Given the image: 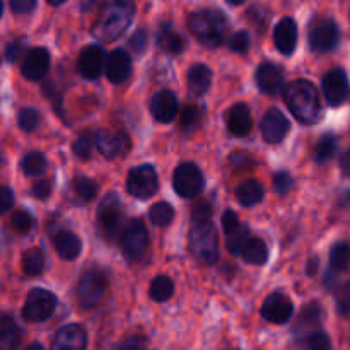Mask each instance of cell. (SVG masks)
<instances>
[{"mask_svg": "<svg viewBox=\"0 0 350 350\" xmlns=\"http://www.w3.org/2000/svg\"><path fill=\"white\" fill-rule=\"evenodd\" d=\"M190 250L197 256V260H200L205 265L215 263L219 256L217 232L211 221V208L207 204L198 205L191 212Z\"/></svg>", "mask_w": 350, "mask_h": 350, "instance_id": "cell-1", "label": "cell"}, {"mask_svg": "<svg viewBox=\"0 0 350 350\" xmlns=\"http://www.w3.org/2000/svg\"><path fill=\"white\" fill-rule=\"evenodd\" d=\"M135 16L132 0H106L92 26V34L103 41H115L129 29Z\"/></svg>", "mask_w": 350, "mask_h": 350, "instance_id": "cell-2", "label": "cell"}, {"mask_svg": "<svg viewBox=\"0 0 350 350\" xmlns=\"http://www.w3.org/2000/svg\"><path fill=\"white\" fill-rule=\"evenodd\" d=\"M284 99L294 118L303 125H314L321 118V103L317 88L310 81L297 79L284 89Z\"/></svg>", "mask_w": 350, "mask_h": 350, "instance_id": "cell-3", "label": "cell"}, {"mask_svg": "<svg viewBox=\"0 0 350 350\" xmlns=\"http://www.w3.org/2000/svg\"><path fill=\"white\" fill-rule=\"evenodd\" d=\"M191 34L205 46L215 48L224 43L229 31L228 17L214 9L197 10L188 19Z\"/></svg>", "mask_w": 350, "mask_h": 350, "instance_id": "cell-4", "label": "cell"}, {"mask_svg": "<svg viewBox=\"0 0 350 350\" xmlns=\"http://www.w3.org/2000/svg\"><path fill=\"white\" fill-rule=\"evenodd\" d=\"M108 280L106 275L99 270H88L81 277L77 286V301L82 310H92L99 304L106 293Z\"/></svg>", "mask_w": 350, "mask_h": 350, "instance_id": "cell-5", "label": "cell"}, {"mask_svg": "<svg viewBox=\"0 0 350 350\" xmlns=\"http://www.w3.org/2000/svg\"><path fill=\"white\" fill-rule=\"evenodd\" d=\"M122 252L125 253L130 262H137L146 255L147 245H149V234L147 228L140 219H132L123 228L122 232Z\"/></svg>", "mask_w": 350, "mask_h": 350, "instance_id": "cell-6", "label": "cell"}, {"mask_svg": "<svg viewBox=\"0 0 350 350\" xmlns=\"http://www.w3.org/2000/svg\"><path fill=\"white\" fill-rule=\"evenodd\" d=\"M57 308V297L46 289H33L26 297L23 308V318L31 323L48 320Z\"/></svg>", "mask_w": 350, "mask_h": 350, "instance_id": "cell-7", "label": "cell"}, {"mask_svg": "<svg viewBox=\"0 0 350 350\" xmlns=\"http://www.w3.org/2000/svg\"><path fill=\"white\" fill-rule=\"evenodd\" d=\"M123 208L120 204V198L115 193H109L103 198L98 207V226L101 234L106 239L116 238V234L122 229Z\"/></svg>", "mask_w": 350, "mask_h": 350, "instance_id": "cell-8", "label": "cell"}, {"mask_svg": "<svg viewBox=\"0 0 350 350\" xmlns=\"http://www.w3.org/2000/svg\"><path fill=\"white\" fill-rule=\"evenodd\" d=\"M204 174L193 163H183L174 170L173 188L180 197H197L204 190Z\"/></svg>", "mask_w": 350, "mask_h": 350, "instance_id": "cell-9", "label": "cell"}, {"mask_svg": "<svg viewBox=\"0 0 350 350\" xmlns=\"http://www.w3.org/2000/svg\"><path fill=\"white\" fill-rule=\"evenodd\" d=\"M157 187H159V181H157L156 171L147 164L133 167L126 178V191L140 200H146V198L156 195Z\"/></svg>", "mask_w": 350, "mask_h": 350, "instance_id": "cell-10", "label": "cell"}, {"mask_svg": "<svg viewBox=\"0 0 350 350\" xmlns=\"http://www.w3.org/2000/svg\"><path fill=\"white\" fill-rule=\"evenodd\" d=\"M321 85H323L325 99L330 106H342L350 98L349 77L344 68H334L325 74Z\"/></svg>", "mask_w": 350, "mask_h": 350, "instance_id": "cell-11", "label": "cell"}, {"mask_svg": "<svg viewBox=\"0 0 350 350\" xmlns=\"http://www.w3.org/2000/svg\"><path fill=\"white\" fill-rule=\"evenodd\" d=\"M340 41V29L334 21H320L310 31V46L318 53L332 51Z\"/></svg>", "mask_w": 350, "mask_h": 350, "instance_id": "cell-12", "label": "cell"}, {"mask_svg": "<svg viewBox=\"0 0 350 350\" xmlns=\"http://www.w3.org/2000/svg\"><path fill=\"white\" fill-rule=\"evenodd\" d=\"M262 318L269 323L284 325L291 320L294 313L293 301L280 293H273L263 301L262 304Z\"/></svg>", "mask_w": 350, "mask_h": 350, "instance_id": "cell-13", "label": "cell"}, {"mask_svg": "<svg viewBox=\"0 0 350 350\" xmlns=\"http://www.w3.org/2000/svg\"><path fill=\"white\" fill-rule=\"evenodd\" d=\"M291 125L289 120L286 118L280 109L272 108L265 113L260 123V130H262V137L267 144H279L286 139L287 132H289Z\"/></svg>", "mask_w": 350, "mask_h": 350, "instance_id": "cell-14", "label": "cell"}, {"mask_svg": "<svg viewBox=\"0 0 350 350\" xmlns=\"http://www.w3.org/2000/svg\"><path fill=\"white\" fill-rule=\"evenodd\" d=\"M105 50L98 44H89L81 51L77 60V70L88 81H96L105 67Z\"/></svg>", "mask_w": 350, "mask_h": 350, "instance_id": "cell-15", "label": "cell"}, {"mask_svg": "<svg viewBox=\"0 0 350 350\" xmlns=\"http://www.w3.org/2000/svg\"><path fill=\"white\" fill-rule=\"evenodd\" d=\"M88 347V334L84 327L70 323L62 327L51 342V350H85Z\"/></svg>", "mask_w": 350, "mask_h": 350, "instance_id": "cell-16", "label": "cell"}, {"mask_svg": "<svg viewBox=\"0 0 350 350\" xmlns=\"http://www.w3.org/2000/svg\"><path fill=\"white\" fill-rule=\"evenodd\" d=\"M129 147L130 142L125 133H115L108 132V130H101V132L96 133V149L106 159H116V157L123 156L129 150Z\"/></svg>", "mask_w": 350, "mask_h": 350, "instance_id": "cell-17", "label": "cell"}, {"mask_svg": "<svg viewBox=\"0 0 350 350\" xmlns=\"http://www.w3.org/2000/svg\"><path fill=\"white\" fill-rule=\"evenodd\" d=\"M50 68V53L44 48H31L24 57L21 72L27 81H41Z\"/></svg>", "mask_w": 350, "mask_h": 350, "instance_id": "cell-18", "label": "cell"}, {"mask_svg": "<svg viewBox=\"0 0 350 350\" xmlns=\"http://www.w3.org/2000/svg\"><path fill=\"white\" fill-rule=\"evenodd\" d=\"M150 113L161 123H171L178 115V99L167 89L156 92L150 99Z\"/></svg>", "mask_w": 350, "mask_h": 350, "instance_id": "cell-19", "label": "cell"}, {"mask_svg": "<svg viewBox=\"0 0 350 350\" xmlns=\"http://www.w3.org/2000/svg\"><path fill=\"white\" fill-rule=\"evenodd\" d=\"M256 84L265 94H279L284 88V72L275 64H262L256 68Z\"/></svg>", "mask_w": 350, "mask_h": 350, "instance_id": "cell-20", "label": "cell"}, {"mask_svg": "<svg viewBox=\"0 0 350 350\" xmlns=\"http://www.w3.org/2000/svg\"><path fill=\"white\" fill-rule=\"evenodd\" d=\"M130 72H132V58L125 50L118 48L109 53L108 60H106V77L113 84H122L129 79Z\"/></svg>", "mask_w": 350, "mask_h": 350, "instance_id": "cell-21", "label": "cell"}, {"mask_svg": "<svg viewBox=\"0 0 350 350\" xmlns=\"http://www.w3.org/2000/svg\"><path fill=\"white\" fill-rule=\"evenodd\" d=\"M273 43H275V48L282 55H293L294 50H296L297 44V26L294 23V19L291 17H284L279 24L275 26V31H273Z\"/></svg>", "mask_w": 350, "mask_h": 350, "instance_id": "cell-22", "label": "cell"}, {"mask_svg": "<svg viewBox=\"0 0 350 350\" xmlns=\"http://www.w3.org/2000/svg\"><path fill=\"white\" fill-rule=\"evenodd\" d=\"M226 123H228V130L231 135L234 137H246L252 132V111H250L248 105L245 103H238L232 106L226 116Z\"/></svg>", "mask_w": 350, "mask_h": 350, "instance_id": "cell-23", "label": "cell"}, {"mask_svg": "<svg viewBox=\"0 0 350 350\" xmlns=\"http://www.w3.org/2000/svg\"><path fill=\"white\" fill-rule=\"evenodd\" d=\"M53 246L64 260H75L81 253V239L70 231H58L53 236Z\"/></svg>", "mask_w": 350, "mask_h": 350, "instance_id": "cell-24", "label": "cell"}, {"mask_svg": "<svg viewBox=\"0 0 350 350\" xmlns=\"http://www.w3.org/2000/svg\"><path fill=\"white\" fill-rule=\"evenodd\" d=\"M212 82V70L205 64H195L188 70V88L195 96H204Z\"/></svg>", "mask_w": 350, "mask_h": 350, "instance_id": "cell-25", "label": "cell"}, {"mask_svg": "<svg viewBox=\"0 0 350 350\" xmlns=\"http://www.w3.org/2000/svg\"><path fill=\"white\" fill-rule=\"evenodd\" d=\"M157 44L171 55H180L187 46V41L178 31L173 29L171 24H164L157 34Z\"/></svg>", "mask_w": 350, "mask_h": 350, "instance_id": "cell-26", "label": "cell"}, {"mask_svg": "<svg viewBox=\"0 0 350 350\" xmlns=\"http://www.w3.org/2000/svg\"><path fill=\"white\" fill-rule=\"evenodd\" d=\"M21 330L10 317H3L0 323V350H19Z\"/></svg>", "mask_w": 350, "mask_h": 350, "instance_id": "cell-27", "label": "cell"}, {"mask_svg": "<svg viewBox=\"0 0 350 350\" xmlns=\"http://www.w3.org/2000/svg\"><path fill=\"white\" fill-rule=\"evenodd\" d=\"M236 198L243 207H253L263 198V187L256 180H248L236 190Z\"/></svg>", "mask_w": 350, "mask_h": 350, "instance_id": "cell-28", "label": "cell"}, {"mask_svg": "<svg viewBox=\"0 0 350 350\" xmlns=\"http://www.w3.org/2000/svg\"><path fill=\"white\" fill-rule=\"evenodd\" d=\"M241 256L250 265H263L269 260V248L260 238H250Z\"/></svg>", "mask_w": 350, "mask_h": 350, "instance_id": "cell-29", "label": "cell"}, {"mask_svg": "<svg viewBox=\"0 0 350 350\" xmlns=\"http://www.w3.org/2000/svg\"><path fill=\"white\" fill-rule=\"evenodd\" d=\"M173 293H174V284L167 275H157L156 279L150 282L149 296L152 297L156 303H166V301L171 299Z\"/></svg>", "mask_w": 350, "mask_h": 350, "instance_id": "cell-30", "label": "cell"}, {"mask_svg": "<svg viewBox=\"0 0 350 350\" xmlns=\"http://www.w3.org/2000/svg\"><path fill=\"white\" fill-rule=\"evenodd\" d=\"M44 269V253L40 248H29L23 255V270L26 275L36 277Z\"/></svg>", "mask_w": 350, "mask_h": 350, "instance_id": "cell-31", "label": "cell"}, {"mask_svg": "<svg viewBox=\"0 0 350 350\" xmlns=\"http://www.w3.org/2000/svg\"><path fill=\"white\" fill-rule=\"evenodd\" d=\"M350 265V245L345 241L337 243L330 252V267L334 272H344Z\"/></svg>", "mask_w": 350, "mask_h": 350, "instance_id": "cell-32", "label": "cell"}, {"mask_svg": "<svg viewBox=\"0 0 350 350\" xmlns=\"http://www.w3.org/2000/svg\"><path fill=\"white\" fill-rule=\"evenodd\" d=\"M149 219L157 228H166L174 219V208L167 202H157V204H154L150 207Z\"/></svg>", "mask_w": 350, "mask_h": 350, "instance_id": "cell-33", "label": "cell"}, {"mask_svg": "<svg viewBox=\"0 0 350 350\" xmlns=\"http://www.w3.org/2000/svg\"><path fill=\"white\" fill-rule=\"evenodd\" d=\"M21 167L26 176H41L46 170V157L41 152H29L24 156Z\"/></svg>", "mask_w": 350, "mask_h": 350, "instance_id": "cell-34", "label": "cell"}, {"mask_svg": "<svg viewBox=\"0 0 350 350\" xmlns=\"http://www.w3.org/2000/svg\"><path fill=\"white\" fill-rule=\"evenodd\" d=\"M335 150H337V139L330 133H325L317 142V147H314V159H317L318 164L327 163L334 156Z\"/></svg>", "mask_w": 350, "mask_h": 350, "instance_id": "cell-35", "label": "cell"}, {"mask_svg": "<svg viewBox=\"0 0 350 350\" xmlns=\"http://www.w3.org/2000/svg\"><path fill=\"white\" fill-rule=\"evenodd\" d=\"M96 147V133L92 132H84L77 137V140L74 142V154L82 161L91 159L92 150Z\"/></svg>", "mask_w": 350, "mask_h": 350, "instance_id": "cell-36", "label": "cell"}, {"mask_svg": "<svg viewBox=\"0 0 350 350\" xmlns=\"http://www.w3.org/2000/svg\"><path fill=\"white\" fill-rule=\"evenodd\" d=\"M228 236V241H226V245H228V250L229 253H232V255H241L243 250H245L246 243H248L250 239V229L246 228V226H239L236 231L229 232Z\"/></svg>", "mask_w": 350, "mask_h": 350, "instance_id": "cell-37", "label": "cell"}, {"mask_svg": "<svg viewBox=\"0 0 350 350\" xmlns=\"http://www.w3.org/2000/svg\"><path fill=\"white\" fill-rule=\"evenodd\" d=\"M72 188L77 193V197L84 202L94 200L96 195H98V183L92 180H88V178H77V180H74Z\"/></svg>", "mask_w": 350, "mask_h": 350, "instance_id": "cell-38", "label": "cell"}, {"mask_svg": "<svg viewBox=\"0 0 350 350\" xmlns=\"http://www.w3.org/2000/svg\"><path fill=\"white\" fill-rule=\"evenodd\" d=\"M202 123V111L195 105H190L181 113V130L187 133L195 132Z\"/></svg>", "mask_w": 350, "mask_h": 350, "instance_id": "cell-39", "label": "cell"}, {"mask_svg": "<svg viewBox=\"0 0 350 350\" xmlns=\"http://www.w3.org/2000/svg\"><path fill=\"white\" fill-rule=\"evenodd\" d=\"M320 321H321V308L318 306L317 303H311L308 304V306L303 310V313H301L299 321H297V328L304 330V328L317 327V325H320Z\"/></svg>", "mask_w": 350, "mask_h": 350, "instance_id": "cell-40", "label": "cell"}, {"mask_svg": "<svg viewBox=\"0 0 350 350\" xmlns=\"http://www.w3.org/2000/svg\"><path fill=\"white\" fill-rule=\"evenodd\" d=\"M10 222H12V228L16 229L17 232H21V234H27V232H29L31 229H33V226H34L33 215H31L29 212H26V211H16V212H14Z\"/></svg>", "mask_w": 350, "mask_h": 350, "instance_id": "cell-41", "label": "cell"}, {"mask_svg": "<svg viewBox=\"0 0 350 350\" xmlns=\"http://www.w3.org/2000/svg\"><path fill=\"white\" fill-rule=\"evenodd\" d=\"M17 122H19L21 130L29 133L33 132V130H36L38 123H40V113H38L34 108H24L23 111L19 113Z\"/></svg>", "mask_w": 350, "mask_h": 350, "instance_id": "cell-42", "label": "cell"}, {"mask_svg": "<svg viewBox=\"0 0 350 350\" xmlns=\"http://www.w3.org/2000/svg\"><path fill=\"white\" fill-rule=\"evenodd\" d=\"M308 349L310 350H332V340L325 332H313L308 337Z\"/></svg>", "mask_w": 350, "mask_h": 350, "instance_id": "cell-43", "label": "cell"}, {"mask_svg": "<svg viewBox=\"0 0 350 350\" xmlns=\"http://www.w3.org/2000/svg\"><path fill=\"white\" fill-rule=\"evenodd\" d=\"M293 188V178L286 171H280V173L273 174V190L279 195H287Z\"/></svg>", "mask_w": 350, "mask_h": 350, "instance_id": "cell-44", "label": "cell"}, {"mask_svg": "<svg viewBox=\"0 0 350 350\" xmlns=\"http://www.w3.org/2000/svg\"><path fill=\"white\" fill-rule=\"evenodd\" d=\"M147 43H149V34H147L146 29H137L135 33L132 34L129 41V46L132 48L135 53H144L147 48Z\"/></svg>", "mask_w": 350, "mask_h": 350, "instance_id": "cell-45", "label": "cell"}, {"mask_svg": "<svg viewBox=\"0 0 350 350\" xmlns=\"http://www.w3.org/2000/svg\"><path fill=\"white\" fill-rule=\"evenodd\" d=\"M229 46L236 53H246L250 48V36L246 31H238L236 34H232L231 41H229Z\"/></svg>", "mask_w": 350, "mask_h": 350, "instance_id": "cell-46", "label": "cell"}, {"mask_svg": "<svg viewBox=\"0 0 350 350\" xmlns=\"http://www.w3.org/2000/svg\"><path fill=\"white\" fill-rule=\"evenodd\" d=\"M338 313L344 318H350V280L340 289L337 297Z\"/></svg>", "mask_w": 350, "mask_h": 350, "instance_id": "cell-47", "label": "cell"}, {"mask_svg": "<svg viewBox=\"0 0 350 350\" xmlns=\"http://www.w3.org/2000/svg\"><path fill=\"white\" fill-rule=\"evenodd\" d=\"M38 0H9V7L14 14H29L36 7Z\"/></svg>", "mask_w": 350, "mask_h": 350, "instance_id": "cell-48", "label": "cell"}, {"mask_svg": "<svg viewBox=\"0 0 350 350\" xmlns=\"http://www.w3.org/2000/svg\"><path fill=\"white\" fill-rule=\"evenodd\" d=\"M24 48H26L24 41H21V40L10 41V43L7 44V48H5V60L10 62V64L17 62V58L21 57V53L24 51Z\"/></svg>", "mask_w": 350, "mask_h": 350, "instance_id": "cell-49", "label": "cell"}, {"mask_svg": "<svg viewBox=\"0 0 350 350\" xmlns=\"http://www.w3.org/2000/svg\"><path fill=\"white\" fill-rule=\"evenodd\" d=\"M221 222H222V229H224L226 234H229V232L236 231V229H238L239 226H241V222H239L238 215H236V212H232V211H226L224 215H222Z\"/></svg>", "mask_w": 350, "mask_h": 350, "instance_id": "cell-50", "label": "cell"}, {"mask_svg": "<svg viewBox=\"0 0 350 350\" xmlns=\"http://www.w3.org/2000/svg\"><path fill=\"white\" fill-rule=\"evenodd\" d=\"M51 193V183L48 180H40L33 185V195L38 200H46Z\"/></svg>", "mask_w": 350, "mask_h": 350, "instance_id": "cell-51", "label": "cell"}, {"mask_svg": "<svg viewBox=\"0 0 350 350\" xmlns=\"http://www.w3.org/2000/svg\"><path fill=\"white\" fill-rule=\"evenodd\" d=\"M118 350H146V342L142 337H130L120 345Z\"/></svg>", "mask_w": 350, "mask_h": 350, "instance_id": "cell-52", "label": "cell"}, {"mask_svg": "<svg viewBox=\"0 0 350 350\" xmlns=\"http://www.w3.org/2000/svg\"><path fill=\"white\" fill-rule=\"evenodd\" d=\"M14 205V193L10 191V188L3 187L2 188V197H0V212L5 214L10 211V207Z\"/></svg>", "mask_w": 350, "mask_h": 350, "instance_id": "cell-53", "label": "cell"}, {"mask_svg": "<svg viewBox=\"0 0 350 350\" xmlns=\"http://www.w3.org/2000/svg\"><path fill=\"white\" fill-rule=\"evenodd\" d=\"M248 161H250V157L246 156L245 152H236L231 156V164L234 167H246L250 164Z\"/></svg>", "mask_w": 350, "mask_h": 350, "instance_id": "cell-54", "label": "cell"}, {"mask_svg": "<svg viewBox=\"0 0 350 350\" xmlns=\"http://www.w3.org/2000/svg\"><path fill=\"white\" fill-rule=\"evenodd\" d=\"M340 171L345 174V176L350 178V150L342 154L340 157Z\"/></svg>", "mask_w": 350, "mask_h": 350, "instance_id": "cell-55", "label": "cell"}, {"mask_svg": "<svg viewBox=\"0 0 350 350\" xmlns=\"http://www.w3.org/2000/svg\"><path fill=\"white\" fill-rule=\"evenodd\" d=\"M318 272V258H311L310 263H308V273L310 275H314Z\"/></svg>", "mask_w": 350, "mask_h": 350, "instance_id": "cell-56", "label": "cell"}, {"mask_svg": "<svg viewBox=\"0 0 350 350\" xmlns=\"http://www.w3.org/2000/svg\"><path fill=\"white\" fill-rule=\"evenodd\" d=\"M26 350H44V349H43V345L38 344V342H33V344H31Z\"/></svg>", "mask_w": 350, "mask_h": 350, "instance_id": "cell-57", "label": "cell"}, {"mask_svg": "<svg viewBox=\"0 0 350 350\" xmlns=\"http://www.w3.org/2000/svg\"><path fill=\"white\" fill-rule=\"evenodd\" d=\"M48 3H50V5H53V7H58V5H62V3H65L67 2V0H46Z\"/></svg>", "mask_w": 350, "mask_h": 350, "instance_id": "cell-58", "label": "cell"}, {"mask_svg": "<svg viewBox=\"0 0 350 350\" xmlns=\"http://www.w3.org/2000/svg\"><path fill=\"white\" fill-rule=\"evenodd\" d=\"M229 3H232V5H239V3H243L245 0H228Z\"/></svg>", "mask_w": 350, "mask_h": 350, "instance_id": "cell-59", "label": "cell"}]
</instances>
